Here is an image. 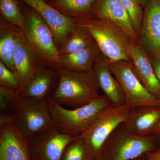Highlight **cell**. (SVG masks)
Wrapping results in <instances>:
<instances>
[{"instance_id":"cell-25","label":"cell","mask_w":160,"mask_h":160,"mask_svg":"<svg viewBox=\"0 0 160 160\" xmlns=\"http://www.w3.org/2000/svg\"><path fill=\"white\" fill-rule=\"evenodd\" d=\"M127 12L136 33L139 35L142 22L143 14L138 0H121Z\"/></svg>"},{"instance_id":"cell-17","label":"cell","mask_w":160,"mask_h":160,"mask_svg":"<svg viewBox=\"0 0 160 160\" xmlns=\"http://www.w3.org/2000/svg\"><path fill=\"white\" fill-rule=\"evenodd\" d=\"M160 123V106H141L130 109L124 125L135 134L147 136Z\"/></svg>"},{"instance_id":"cell-24","label":"cell","mask_w":160,"mask_h":160,"mask_svg":"<svg viewBox=\"0 0 160 160\" xmlns=\"http://www.w3.org/2000/svg\"><path fill=\"white\" fill-rule=\"evenodd\" d=\"M87 155L85 143L80 135L66 146L61 160H84Z\"/></svg>"},{"instance_id":"cell-20","label":"cell","mask_w":160,"mask_h":160,"mask_svg":"<svg viewBox=\"0 0 160 160\" xmlns=\"http://www.w3.org/2000/svg\"><path fill=\"white\" fill-rule=\"evenodd\" d=\"M19 28L1 22L0 28V61L14 72L13 55Z\"/></svg>"},{"instance_id":"cell-4","label":"cell","mask_w":160,"mask_h":160,"mask_svg":"<svg viewBox=\"0 0 160 160\" xmlns=\"http://www.w3.org/2000/svg\"><path fill=\"white\" fill-rule=\"evenodd\" d=\"M130 110L126 105L112 104L100 112L80 135L85 143L87 155L95 159L99 156L112 133L126 122Z\"/></svg>"},{"instance_id":"cell-15","label":"cell","mask_w":160,"mask_h":160,"mask_svg":"<svg viewBox=\"0 0 160 160\" xmlns=\"http://www.w3.org/2000/svg\"><path fill=\"white\" fill-rule=\"evenodd\" d=\"M93 12L96 18L108 20L119 27L133 43L137 42L138 36L121 0H98Z\"/></svg>"},{"instance_id":"cell-9","label":"cell","mask_w":160,"mask_h":160,"mask_svg":"<svg viewBox=\"0 0 160 160\" xmlns=\"http://www.w3.org/2000/svg\"><path fill=\"white\" fill-rule=\"evenodd\" d=\"M77 137L64 133L56 125L47 129L28 142L31 160H61L66 146Z\"/></svg>"},{"instance_id":"cell-23","label":"cell","mask_w":160,"mask_h":160,"mask_svg":"<svg viewBox=\"0 0 160 160\" xmlns=\"http://www.w3.org/2000/svg\"><path fill=\"white\" fill-rule=\"evenodd\" d=\"M0 10L3 18L7 23L25 29V16L21 12L17 0H0Z\"/></svg>"},{"instance_id":"cell-26","label":"cell","mask_w":160,"mask_h":160,"mask_svg":"<svg viewBox=\"0 0 160 160\" xmlns=\"http://www.w3.org/2000/svg\"><path fill=\"white\" fill-rule=\"evenodd\" d=\"M0 86L15 92L18 94L23 85L16 73L8 69L0 61Z\"/></svg>"},{"instance_id":"cell-1","label":"cell","mask_w":160,"mask_h":160,"mask_svg":"<svg viewBox=\"0 0 160 160\" xmlns=\"http://www.w3.org/2000/svg\"><path fill=\"white\" fill-rule=\"evenodd\" d=\"M91 35L102 54L110 62L131 61L133 43L123 30L107 20L87 17L76 20Z\"/></svg>"},{"instance_id":"cell-29","label":"cell","mask_w":160,"mask_h":160,"mask_svg":"<svg viewBox=\"0 0 160 160\" xmlns=\"http://www.w3.org/2000/svg\"><path fill=\"white\" fill-rule=\"evenodd\" d=\"M151 59L156 75L160 83V55L152 57Z\"/></svg>"},{"instance_id":"cell-32","label":"cell","mask_w":160,"mask_h":160,"mask_svg":"<svg viewBox=\"0 0 160 160\" xmlns=\"http://www.w3.org/2000/svg\"><path fill=\"white\" fill-rule=\"evenodd\" d=\"M96 160H108L107 155L105 153V152L103 151L99 156L96 159Z\"/></svg>"},{"instance_id":"cell-18","label":"cell","mask_w":160,"mask_h":160,"mask_svg":"<svg viewBox=\"0 0 160 160\" xmlns=\"http://www.w3.org/2000/svg\"><path fill=\"white\" fill-rule=\"evenodd\" d=\"M13 61L14 72L19 78L23 86L34 74L39 64L26 42L22 30L20 29L18 31Z\"/></svg>"},{"instance_id":"cell-21","label":"cell","mask_w":160,"mask_h":160,"mask_svg":"<svg viewBox=\"0 0 160 160\" xmlns=\"http://www.w3.org/2000/svg\"><path fill=\"white\" fill-rule=\"evenodd\" d=\"M94 43L89 32L77 23L75 29L58 48L59 53L60 56L71 54L82 50Z\"/></svg>"},{"instance_id":"cell-33","label":"cell","mask_w":160,"mask_h":160,"mask_svg":"<svg viewBox=\"0 0 160 160\" xmlns=\"http://www.w3.org/2000/svg\"><path fill=\"white\" fill-rule=\"evenodd\" d=\"M133 160H148V156H147V154L143 156L142 157Z\"/></svg>"},{"instance_id":"cell-34","label":"cell","mask_w":160,"mask_h":160,"mask_svg":"<svg viewBox=\"0 0 160 160\" xmlns=\"http://www.w3.org/2000/svg\"><path fill=\"white\" fill-rule=\"evenodd\" d=\"M84 160H96L95 158L92 157L91 156L87 155L86 156V158Z\"/></svg>"},{"instance_id":"cell-19","label":"cell","mask_w":160,"mask_h":160,"mask_svg":"<svg viewBox=\"0 0 160 160\" xmlns=\"http://www.w3.org/2000/svg\"><path fill=\"white\" fill-rule=\"evenodd\" d=\"M100 50L95 42L74 53L60 56V67L78 72H92Z\"/></svg>"},{"instance_id":"cell-8","label":"cell","mask_w":160,"mask_h":160,"mask_svg":"<svg viewBox=\"0 0 160 160\" xmlns=\"http://www.w3.org/2000/svg\"><path fill=\"white\" fill-rule=\"evenodd\" d=\"M109 65L125 95V105L129 109L141 106H160V100L150 93L135 74L131 61L109 62Z\"/></svg>"},{"instance_id":"cell-10","label":"cell","mask_w":160,"mask_h":160,"mask_svg":"<svg viewBox=\"0 0 160 160\" xmlns=\"http://www.w3.org/2000/svg\"><path fill=\"white\" fill-rule=\"evenodd\" d=\"M39 15L52 32L58 47L65 42L77 25L76 20L63 14L45 0H22Z\"/></svg>"},{"instance_id":"cell-11","label":"cell","mask_w":160,"mask_h":160,"mask_svg":"<svg viewBox=\"0 0 160 160\" xmlns=\"http://www.w3.org/2000/svg\"><path fill=\"white\" fill-rule=\"evenodd\" d=\"M59 79L58 70L39 65L36 71L24 84L18 95L27 99L46 102L53 96Z\"/></svg>"},{"instance_id":"cell-31","label":"cell","mask_w":160,"mask_h":160,"mask_svg":"<svg viewBox=\"0 0 160 160\" xmlns=\"http://www.w3.org/2000/svg\"><path fill=\"white\" fill-rule=\"evenodd\" d=\"M152 134L155 135L157 137L158 139L159 140L160 145V123L153 130Z\"/></svg>"},{"instance_id":"cell-6","label":"cell","mask_w":160,"mask_h":160,"mask_svg":"<svg viewBox=\"0 0 160 160\" xmlns=\"http://www.w3.org/2000/svg\"><path fill=\"white\" fill-rule=\"evenodd\" d=\"M12 112L15 116V125L28 142L38 135L56 126L46 102L27 99L18 95Z\"/></svg>"},{"instance_id":"cell-5","label":"cell","mask_w":160,"mask_h":160,"mask_svg":"<svg viewBox=\"0 0 160 160\" xmlns=\"http://www.w3.org/2000/svg\"><path fill=\"white\" fill-rule=\"evenodd\" d=\"M25 17L24 37L39 64L58 70L60 55L50 28L33 9L27 12Z\"/></svg>"},{"instance_id":"cell-27","label":"cell","mask_w":160,"mask_h":160,"mask_svg":"<svg viewBox=\"0 0 160 160\" xmlns=\"http://www.w3.org/2000/svg\"><path fill=\"white\" fill-rule=\"evenodd\" d=\"M17 92L0 86V109L1 112H12V107Z\"/></svg>"},{"instance_id":"cell-30","label":"cell","mask_w":160,"mask_h":160,"mask_svg":"<svg viewBox=\"0 0 160 160\" xmlns=\"http://www.w3.org/2000/svg\"><path fill=\"white\" fill-rule=\"evenodd\" d=\"M147 156L148 160H160V145L159 148L157 150L149 152Z\"/></svg>"},{"instance_id":"cell-28","label":"cell","mask_w":160,"mask_h":160,"mask_svg":"<svg viewBox=\"0 0 160 160\" xmlns=\"http://www.w3.org/2000/svg\"><path fill=\"white\" fill-rule=\"evenodd\" d=\"M14 113L13 112H1L0 114V127L10 123H14Z\"/></svg>"},{"instance_id":"cell-12","label":"cell","mask_w":160,"mask_h":160,"mask_svg":"<svg viewBox=\"0 0 160 160\" xmlns=\"http://www.w3.org/2000/svg\"><path fill=\"white\" fill-rule=\"evenodd\" d=\"M140 31V46L152 57L160 55V0H147Z\"/></svg>"},{"instance_id":"cell-2","label":"cell","mask_w":160,"mask_h":160,"mask_svg":"<svg viewBox=\"0 0 160 160\" xmlns=\"http://www.w3.org/2000/svg\"><path fill=\"white\" fill-rule=\"evenodd\" d=\"M58 70L59 81L52 98L60 105L75 109L93 102L101 95L92 72H78L62 67Z\"/></svg>"},{"instance_id":"cell-16","label":"cell","mask_w":160,"mask_h":160,"mask_svg":"<svg viewBox=\"0 0 160 160\" xmlns=\"http://www.w3.org/2000/svg\"><path fill=\"white\" fill-rule=\"evenodd\" d=\"M98 85L112 105L124 106L126 98L119 83L110 70L108 60L99 54L92 71Z\"/></svg>"},{"instance_id":"cell-3","label":"cell","mask_w":160,"mask_h":160,"mask_svg":"<svg viewBox=\"0 0 160 160\" xmlns=\"http://www.w3.org/2000/svg\"><path fill=\"white\" fill-rule=\"evenodd\" d=\"M46 104L56 125L64 133L73 137L80 136L99 113L112 103L105 95L93 102L73 109H66L50 98Z\"/></svg>"},{"instance_id":"cell-22","label":"cell","mask_w":160,"mask_h":160,"mask_svg":"<svg viewBox=\"0 0 160 160\" xmlns=\"http://www.w3.org/2000/svg\"><path fill=\"white\" fill-rule=\"evenodd\" d=\"M95 0H52L49 3L60 12L76 20L85 18Z\"/></svg>"},{"instance_id":"cell-35","label":"cell","mask_w":160,"mask_h":160,"mask_svg":"<svg viewBox=\"0 0 160 160\" xmlns=\"http://www.w3.org/2000/svg\"><path fill=\"white\" fill-rule=\"evenodd\" d=\"M140 4H142V5H146V2H147V0H138Z\"/></svg>"},{"instance_id":"cell-13","label":"cell","mask_w":160,"mask_h":160,"mask_svg":"<svg viewBox=\"0 0 160 160\" xmlns=\"http://www.w3.org/2000/svg\"><path fill=\"white\" fill-rule=\"evenodd\" d=\"M0 160H31L29 143L14 123L0 127Z\"/></svg>"},{"instance_id":"cell-7","label":"cell","mask_w":160,"mask_h":160,"mask_svg":"<svg viewBox=\"0 0 160 160\" xmlns=\"http://www.w3.org/2000/svg\"><path fill=\"white\" fill-rule=\"evenodd\" d=\"M157 139L153 134L141 136L135 134L123 123L110 136L103 151L108 160H133L152 152Z\"/></svg>"},{"instance_id":"cell-14","label":"cell","mask_w":160,"mask_h":160,"mask_svg":"<svg viewBox=\"0 0 160 160\" xmlns=\"http://www.w3.org/2000/svg\"><path fill=\"white\" fill-rule=\"evenodd\" d=\"M132 67L141 82L160 100V83L156 75L150 56L141 46L133 43L130 50Z\"/></svg>"}]
</instances>
